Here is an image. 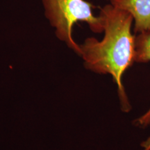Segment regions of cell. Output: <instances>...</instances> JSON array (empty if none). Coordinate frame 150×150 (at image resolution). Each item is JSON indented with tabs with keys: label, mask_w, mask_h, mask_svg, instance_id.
<instances>
[{
	"label": "cell",
	"mask_w": 150,
	"mask_h": 150,
	"mask_svg": "<svg viewBox=\"0 0 150 150\" xmlns=\"http://www.w3.org/2000/svg\"><path fill=\"white\" fill-rule=\"evenodd\" d=\"M99 16L104 23L102 40L88 38L79 45V55L88 70L101 74H110L117 86L122 109L131 108L122 83V76L135 62V38L131 33L134 18L129 13L111 4L105 6Z\"/></svg>",
	"instance_id": "cell-1"
},
{
	"label": "cell",
	"mask_w": 150,
	"mask_h": 150,
	"mask_svg": "<svg viewBox=\"0 0 150 150\" xmlns=\"http://www.w3.org/2000/svg\"><path fill=\"white\" fill-rule=\"evenodd\" d=\"M46 18L56 29V35L60 40L66 43L69 48L79 54V45L72 38L74 24L86 22L95 33L104 31L102 17L95 16L92 9L95 6L85 0H42Z\"/></svg>",
	"instance_id": "cell-2"
},
{
	"label": "cell",
	"mask_w": 150,
	"mask_h": 150,
	"mask_svg": "<svg viewBox=\"0 0 150 150\" xmlns=\"http://www.w3.org/2000/svg\"><path fill=\"white\" fill-rule=\"evenodd\" d=\"M110 4L133 16L135 33L150 31V0H110Z\"/></svg>",
	"instance_id": "cell-3"
},
{
	"label": "cell",
	"mask_w": 150,
	"mask_h": 150,
	"mask_svg": "<svg viewBox=\"0 0 150 150\" xmlns=\"http://www.w3.org/2000/svg\"><path fill=\"white\" fill-rule=\"evenodd\" d=\"M150 61V31L139 33L135 38V62L147 63ZM141 126L150 124V108L145 115L137 120Z\"/></svg>",
	"instance_id": "cell-4"
},
{
	"label": "cell",
	"mask_w": 150,
	"mask_h": 150,
	"mask_svg": "<svg viewBox=\"0 0 150 150\" xmlns=\"http://www.w3.org/2000/svg\"><path fill=\"white\" fill-rule=\"evenodd\" d=\"M141 146L144 148V150H150V137H149L145 142H142Z\"/></svg>",
	"instance_id": "cell-5"
}]
</instances>
